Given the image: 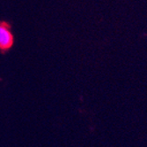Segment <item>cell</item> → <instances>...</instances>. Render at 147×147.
<instances>
[{
    "mask_svg": "<svg viewBox=\"0 0 147 147\" xmlns=\"http://www.w3.org/2000/svg\"><path fill=\"white\" fill-rule=\"evenodd\" d=\"M14 43L15 37L11 30V24L7 20H0V54H7Z\"/></svg>",
    "mask_w": 147,
    "mask_h": 147,
    "instance_id": "cell-1",
    "label": "cell"
}]
</instances>
